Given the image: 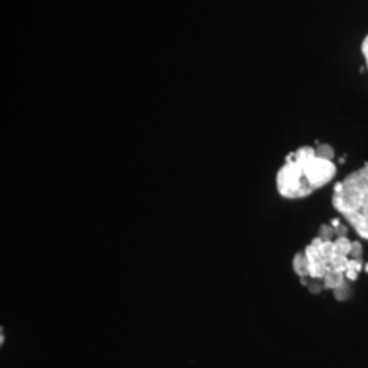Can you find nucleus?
Wrapping results in <instances>:
<instances>
[{
  "mask_svg": "<svg viewBox=\"0 0 368 368\" xmlns=\"http://www.w3.org/2000/svg\"><path fill=\"white\" fill-rule=\"evenodd\" d=\"M331 203L356 233L368 240V164L334 186Z\"/></svg>",
  "mask_w": 368,
  "mask_h": 368,
  "instance_id": "obj_1",
  "label": "nucleus"
},
{
  "mask_svg": "<svg viewBox=\"0 0 368 368\" xmlns=\"http://www.w3.org/2000/svg\"><path fill=\"white\" fill-rule=\"evenodd\" d=\"M275 186L278 194L288 199L306 198L314 193L303 171L302 162L293 153L287 155L285 164L277 172Z\"/></svg>",
  "mask_w": 368,
  "mask_h": 368,
  "instance_id": "obj_2",
  "label": "nucleus"
},
{
  "mask_svg": "<svg viewBox=\"0 0 368 368\" xmlns=\"http://www.w3.org/2000/svg\"><path fill=\"white\" fill-rule=\"evenodd\" d=\"M293 155L302 162L303 171L312 191L326 186L334 177L337 168L331 160L321 158L315 155V149L311 146H303L293 152Z\"/></svg>",
  "mask_w": 368,
  "mask_h": 368,
  "instance_id": "obj_3",
  "label": "nucleus"
},
{
  "mask_svg": "<svg viewBox=\"0 0 368 368\" xmlns=\"http://www.w3.org/2000/svg\"><path fill=\"white\" fill-rule=\"evenodd\" d=\"M292 268L295 273L300 277H310V263L304 252H297L292 259Z\"/></svg>",
  "mask_w": 368,
  "mask_h": 368,
  "instance_id": "obj_4",
  "label": "nucleus"
},
{
  "mask_svg": "<svg viewBox=\"0 0 368 368\" xmlns=\"http://www.w3.org/2000/svg\"><path fill=\"white\" fill-rule=\"evenodd\" d=\"M345 283V273L341 271H333L330 268L329 271L326 273L325 278H324V285L325 290H337L338 287H341Z\"/></svg>",
  "mask_w": 368,
  "mask_h": 368,
  "instance_id": "obj_5",
  "label": "nucleus"
},
{
  "mask_svg": "<svg viewBox=\"0 0 368 368\" xmlns=\"http://www.w3.org/2000/svg\"><path fill=\"white\" fill-rule=\"evenodd\" d=\"M350 249H352V242L349 240L348 237H337L336 239V242H334V252L337 255L349 256Z\"/></svg>",
  "mask_w": 368,
  "mask_h": 368,
  "instance_id": "obj_6",
  "label": "nucleus"
},
{
  "mask_svg": "<svg viewBox=\"0 0 368 368\" xmlns=\"http://www.w3.org/2000/svg\"><path fill=\"white\" fill-rule=\"evenodd\" d=\"M348 256L345 255H334L331 262H330V268L333 271H341V273H345L348 269Z\"/></svg>",
  "mask_w": 368,
  "mask_h": 368,
  "instance_id": "obj_7",
  "label": "nucleus"
},
{
  "mask_svg": "<svg viewBox=\"0 0 368 368\" xmlns=\"http://www.w3.org/2000/svg\"><path fill=\"white\" fill-rule=\"evenodd\" d=\"M319 251L322 254L325 262L330 265L333 256L336 255V252H334V242H324L322 246L319 247Z\"/></svg>",
  "mask_w": 368,
  "mask_h": 368,
  "instance_id": "obj_8",
  "label": "nucleus"
},
{
  "mask_svg": "<svg viewBox=\"0 0 368 368\" xmlns=\"http://www.w3.org/2000/svg\"><path fill=\"white\" fill-rule=\"evenodd\" d=\"M315 155L321 158H326V160H331L334 158V149L328 145V143H324V145H319L316 149H315Z\"/></svg>",
  "mask_w": 368,
  "mask_h": 368,
  "instance_id": "obj_9",
  "label": "nucleus"
},
{
  "mask_svg": "<svg viewBox=\"0 0 368 368\" xmlns=\"http://www.w3.org/2000/svg\"><path fill=\"white\" fill-rule=\"evenodd\" d=\"M350 295H352V291H350V287H349V284L347 281H345L341 287H338L337 290H334V296H336V299L340 300V302L348 300L349 297H350Z\"/></svg>",
  "mask_w": 368,
  "mask_h": 368,
  "instance_id": "obj_10",
  "label": "nucleus"
},
{
  "mask_svg": "<svg viewBox=\"0 0 368 368\" xmlns=\"http://www.w3.org/2000/svg\"><path fill=\"white\" fill-rule=\"evenodd\" d=\"M334 228L331 225H322L319 228V237L324 240V242H333V237H334Z\"/></svg>",
  "mask_w": 368,
  "mask_h": 368,
  "instance_id": "obj_11",
  "label": "nucleus"
},
{
  "mask_svg": "<svg viewBox=\"0 0 368 368\" xmlns=\"http://www.w3.org/2000/svg\"><path fill=\"white\" fill-rule=\"evenodd\" d=\"M363 255V247L359 242H352V249L349 256H352V259H362Z\"/></svg>",
  "mask_w": 368,
  "mask_h": 368,
  "instance_id": "obj_12",
  "label": "nucleus"
},
{
  "mask_svg": "<svg viewBox=\"0 0 368 368\" xmlns=\"http://www.w3.org/2000/svg\"><path fill=\"white\" fill-rule=\"evenodd\" d=\"M363 268V262L362 259H349L348 261V269L347 271H362Z\"/></svg>",
  "mask_w": 368,
  "mask_h": 368,
  "instance_id": "obj_13",
  "label": "nucleus"
},
{
  "mask_svg": "<svg viewBox=\"0 0 368 368\" xmlns=\"http://www.w3.org/2000/svg\"><path fill=\"white\" fill-rule=\"evenodd\" d=\"M307 287H309V290H310V292H312V293H321V292L325 290V285H324V284H319L318 281L310 283Z\"/></svg>",
  "mask_w": 368,
  "mask_h": 368,
  "instance_id": "obj_14",
  "label": "nucleus"
},
{
  "mask_svg": "<svg viewBox=\"0 0 368 368\" xmlns=\"http://www.w3.org/2000/svg\"><path fill=\"white\" fill-rule=\"evenodd\" d=\"M334 232L337 237H347L348 235V228L344 224H340L337 228H334Z\"/></svg>",
  "mask_w": 368,
  "mask_h": 368,
  "instance_id": "obj_15",
  "label": "nucleus"
},
{
  "mask_svg": "<svg viewBox=\"0 0 368 368\" xmlns=\"http://www.w3.org/2000/svg\"><path fill=\"white\" fill-rule=\"evenodd\" d=\"M362 54H363V57H364V60H366V64H367L368 69V35L367 37L363 41V44H362Z\"/></svg>",
  "mask_w": 368,
  "mask_h": 368,
  "instance_id": "obj_16",
  "label": "nucleus"
},
{
  "mask_svg": "<svg viewBox=\"0 0 368 368\" xmlns=\"http://www.w3.org/2000/svg\"><path fill=\"white\" fill-rule=\"evenodd\" d=\"M357 271H345V278L347 280H349V281H356L357 280Z\"/></svg>",
  "mask_w": 368,
  "mask_h": 368,
  "instance_id": "obj_17",
  "label": "nucleus"
},
{
  "mask_svg": "<svg viewBox=\"0 0 368 368\" xmlns=\"http://www.w3.org/2000/svg\"><path fill=\"white\" fill-rule=\"evenodd\" d=\"M340 224H341V222H340V220H338V218H333V220H331V224H330V225H331L333 228H337V227H338Z\"/></svg>",
  "mask_w": 368,
  "mask_h": 368,
  "instance_id": "obj_18",
  "label": "nucleus"
},
{
  "mask_svg": "<svg viewBox=\"0 0 368 368\" xmlns=\"http://www.w3.org/2000/svg\"><path fill=\"white\" fill-rule=\"evenodd\" d=\"M366 271H368V265L366 266Z\"/></svg>",
  "mask_w": 368,
  "mask_h": 368,
  "instance_id": "obj_19",
  "label": "nucleus"
}]
</instances>
